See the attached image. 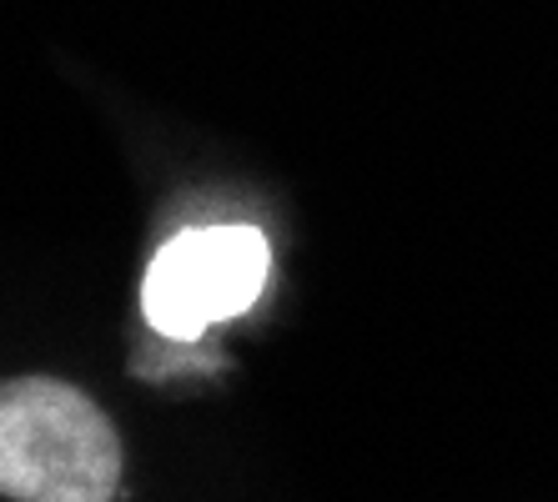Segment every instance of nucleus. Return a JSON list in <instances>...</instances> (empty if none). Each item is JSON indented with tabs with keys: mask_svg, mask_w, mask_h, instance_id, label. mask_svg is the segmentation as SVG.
<instances>
[{
	"mask_svg": "<svg viewBox=\"0 0 558 502\" xmlns=\"http://www.w3.org/2000/svg\"><path fill=\"white\" fill-rule=\"evenodd\" d=\"M117 488V427L81 387L56 377L0 382V498L111 502Z\"/></svg>",
	"mask_w": 558,
	"mask_h": 502,
	"instance_id": "f257e3e1",
	"label": "nucleus"
},
{
	"mask_svg": "<svg viewBox=\"0 0 558 502\" xmlns=\"http://www.w3.org/2000/svg\"><path fill=\"white\" fill-rule=\"evenodd\" d=\"M272 252L252 226H192L156 252L142 286L146 322L192 342L221 317H242L267 286Z\"/></svg>",
	"mask_w": 558,
	"mask_h": 502,
	"instance_id": "f03ea898",
	"label": "nucleus"
}]
</instances>
